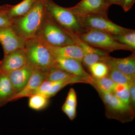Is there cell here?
<instances>
[{
	"label": "cell",
	"instance_id": "31",
	"mask_svg": "<svg viewBox=\"0 0 135 135\" xmlns=\"http://www.w3.org/2000/svg\"><path fill=\"white\" fill-rule=\"evenodd\" d=\"M109 3V5H119L120 6L121 3V0H106Z\"/></svg>",
	"mask_w": 135,
	"mask_h": 135
},
{
	"label": "cell",
	"instance_id": "8",
	"mask_svg": "<svg viewBox=\"0 0 135 135\" xmlns=\"http://www.w3.org/2000/svg\"><path fill=\"white\" fill-rule=\"evenodd\" d=\"M110 6L106 0H81L74 7L68 8L76 16L89 15L108 16Z\"/></svg>",
	"mask_w": 135,
	"mask_h": 135
},
{
	"label": "cell",
	"instance_id": "30",
	"mask_svg": "<svg viewBox=\"0 0 135 135\" xmlns=\"http://www.w3.org/2000/svg\"><path fill=\"white\" fill-rule=\"evenodd\" d=\"M135 2V0H121L120 6L125 12H128L131 9Z\"/></svg>",
	"mask_w": 135,
	"mask_h": 135
},
{
	"label": "cell",
	"instance_id": "18",
	"mask_svg": "<svg viewBox=\"0 0 135 135\" xmlns=\"http://www.w3.org/2000/svg\"><path fill=\"white\" fill-rule=\"evenodd\" d=\"M37 0H23L15 5H7V15L13 20L24 16L30 10Z\"/></svg>",
	"mask_w": 135,
	"mask_h": 135
},
{
	"label": "cell",
	"instance_id": "9",
	"mask_svg": "<svg viewBox=\"0 0 135 135\" xmlns=\"http://www.w3.org/2000/svg\"><path fill=\"white\" fill-rule=\"evenodd\" d=\"M74 42L81 49L83 53L82 63L86 67L98 62H105L110 55L109 53L94 47L83 41L74 34H70Z\"/></svg>",
	"mask_w": 135,
	"mask_h": 135
},
{
	"label": "cell",
	"instance_id": "27",
	"mask_svg": "<svg viewBox=\"0 0 135 135\" xmlns=\"http://www.w3.org/2000/svg\"><path fill=\"white\" fill-rule=\"evenodd\" d=\"M113 93L123 103L130 105V92L129 85L122 91Z\"/></svg>",
	"mask_w": 135,
	"mask_h": 135
},
{
	"label": "cell",
	"instance_id": "13",
	"mask_svg": "<svg viewBox=\"0 0 135 135\" xmlns=\"http://www.w3.org/2000/svg\"><path fill=\"white\" fill-rule=\"evenodd\" d=\"M46 72L38 69H34L31 76L24 88L15 95L11 101H16L24 97H29L34 95L36 90L45 80Z\"/></svg>",
	"mask_w": 135,
	"mask_h": 135
},
{
	"label": "cell",
	"instance_id": "15",
	"mask_svg": "<svg viewBox=\"0 0 135 135\" xmlns=\"http://www.w3.org/2000/svg\"><path fill=\"white\" fill-rule=\"evenodd\" d=\"M33 70L31 66L27 64L23 67L8 74L16 94L24 88L31 76Z\"/></svg>",
	"mask_w": 135,
	"mask_h": 135
},
{
	"label": "cell",
	"instance_id": "28",
	"mask_svg": "<svg viewBox=\"0 0 135 135\" xmlns=\"http://www.w3.org/2000/svg\"><path fill=\"white\" fill-rule=\"evenodd\" d=\"M76 107H70L63 104L62 109L63 112L67 115L71 120H73L76 116L77 109Z\"/></svg>",
	"mask_w": 135,
	"mask_h": 135
},
{
	"label": "cell",
	"instance_id": "17",
	"mask_svg": "<svg viewBox=\"0 0 135 135\" xmlns=\"http://www.w3.org/2000/svg\"><path fill=\"white\" fill-rule=\"evenodd\" d=\"M15 94L8 74L0 71V107L11 102Z\"/></svg>",
	"mask_w": 135,
	"mask_h": 135
},
{
	"label": "cell",
	"instance_id": "10",
	"mask_svg": "<svg viewBox=\"0 0 135 135\" xmlns=\"http://www.w3.org/2000/svg\"><path fill=\"white\" fill-rule=\"evenodd\" d=\"M26 42L12 26L0 27V43L4 55L18 49L24 48Z\"/></svg>",
	"mask_w": 135,
	"mask_h": 135
},
{
	"label": "cell",
	"instance_id": "25",
	"mask_svg": "<svg viewBox=\"0 0 135 135\" xmlns=\"http://www.w3.org/2000/svg\"><path fill=\"white\" fill-rule=\"evenodd\" d=\"M7 11V5L0 7V27L12 26L13 21L8 16Z\"/></svg>",
	"mask_w": 135,
	"mask_h": 135
},
{
	"label": "cell",
	"instance_id": "21",
	"mask_svg": "<svg viewBox=\"0 0 135 135\" xmlns=\"http://www.w3.org/2000/svg\"><path fill=\"white\" fill-rule=\"evenodd\" d=\"M28 98V106L35 110H43L47 107L49 103V98L41 94H35Z\"/></svg>",
	"mask_w": 135,
	"mask_h": 135
},
{
	"label": "cell",
	"instance_id": "22",
	"mask_svg": "<svg viewBox=\"0 0 135 135\" xmlns=\"http://www.w3.org/2000/svg\"><path fill=\"white\" fill-rule=\"evenodd\" d=\"M92 77L97 79L108 77L110 67L106 63L98 62L94 63L88 68Z\"/></svg>",
	"mask_w": 135,
	"mask_h": 135
},
{
	"label": "cell",
	"instance_id": "14",
	"mask_svg": "<svg viewBox=\"0 0 135 135\" xmlns=\"http://www.w3.org/2000/svg\"><path fill=\"white\" fill-rule=\"evenodd\" d=\"M105 62L109 67L118 70L126 75L135 76V51L125 58H114L110 56Z\"/></svg>",
	"mask_w": 135,
	"mask_h": 135
},
{
	"label": "cell",
	"instance_id": "5",
	"mask_svg": "<svg viewBox=\"0 0 135 135\" xmlns=\"http://www.w3.org/2000/svg\"><path fill=\"white\" fill-rule=\"evenodd\" d=\"M36 37L46 45L53 47L75 44L70 35L53 22L46 14Z\"/></svg>",
	"mask_w": 135,
	"mask_h": 135
},
{
	"label": "cell",
	"instance_id": "7",
	"mask_svg": "<svg viewBox=\"0 0 135 135\" xmlns=\"http://www.w3.org/2000/svg\"><path fill=\"white\" fill-rule=\"evenodd\" d=\"M77 17L80 24L85 29H95L112 35H118L132 30L114 23L108 16L89 15Z\"/></svg>",
	"mask_w": 135,
	"mask_h": 135
},
{
	"label": "cell",
	"instance_id": "20",
	"mask_svg": "<svg viewBox=\"0 0 135 135\" xmlns=\"http://www.w3.org/2000/svg\"><path fill=\"white\" fill-rule=\"evenodd\" d=\"M115 83L109 77L97 79L93 77L92 85L98 92L104 93H113Z\"/></svg>",
	"mask_w": 135,
	"mask_h": 135
},
{
	"label": "cell",
	"instance_id": "29",
	"mask_svg": "<svg viewBox=\"0 0 135 135\" xmlns=\"http://www.w3.org/2000/svg\"><path fill=\"white\" fill-rule=\"evenodd\" d=\"M129 86L130 92V105L134 110L135 105V80Z\"/></svg>",
	"mask_w": 135,
	"mask_h": 135
},
{
	"label": "cell",
	"instance_id": "19",
	"mask_svg": "<svg viewBox=\"0 0 135 135\" xmlns=\"http://www.w3.org/2000/svg\"><path fill=\"white\" fill-rule=\"evenodd\" d=\"M76 76H77L64 70L53 67L46 72L45 80L51 81H59L73 79Z\"/></svg>",
	"mask_w": 135,
	"mask_h": 135
},
{
	"label": "cell",
	"instance_id": "2",
	"mask_svg": "<svg viewBox=\"0 0 135 135\" xmlns=\"http://www.w3.org/2000/svg\"><path fill=\"white\" fill-rule=\"evenodd\" d=\"M46 14L68 33L78 35L84 31L77 17L68 9L57 5L52 0H44Z\"/></svg>",
	"mask_w": 135,
	"mask_h": 135
},
{
	"label": "cell",
	"instance_id": "1",
	"mask_svg": "<svg viewBox=\"0 0 135 135\" xmlns=\"http://www.w3.org/2000/svg\"><path fill=\"white\" fill-rule=\"evenodd\" d=\"M46 15L44 0H37L23 16L12 20V28L26 41L36 38Z\"/></svg>",
	"mask_w": 135,
	"mask_h": 135
},
{
	"label": "cell",
	"instance_id": "26",
	"mask_svg": "<svg viewBox=\"0 0 135 135\" xmlns=\"http://www.w3.org/2000/svg\"><path fill=\"white\" fill-rule=\"evenodd\" d=\"M64 104L70 107L77 108V95L75 90L73 88L70 89L69 90Z\"/></svg>",
	"mask_w": 135,
	"mask_h": 135
},
{
	"label": "cell",
	"instance_id": "3",
	"mask_svg": "<svg viewBox=\"0 0 135 135\" xmlns=\"http://www.w3.org/2000/svg\"><path fill=\"white\" fill-rule=\"evenodd\" d=\"M25 49L28 64L34 69L46 72L54 66V55L47 46L38 38L26 41Z\"/></svg>",
	"mask_w": 135,
	"mask_h": 135
},
{
	"label": "cell",
	"instance_id": "11",
	"mask_svg": "<svg viewBox=\"0 0 135 135\" xmlns=\"http://www.w3.org/2000/svg\"><path fill=\"white\" fill-rule=\"evenodd\" d=\"M27 64L25 48L18 49L5 55L3 59L0 60V71L8 74Z\"/></svg>",
	"mask_w": 135,
	"mask_h": 135
},
{
	"label": "cell",
	"instance_id": "12",
	"mask_svg": "<svg viewBox=\"0 0 135 135\" xmlns=\"http://www.w3.org/2000/svg\"><path fill=\"white\" fill-rule=\"evenodd\" d=\"M54 56L55 62L53 67L59 68L73 75L81 77L85 80L88 84L92 85L93 77L84 70L81 62L73 59Z\"/></svg>",
	"mask_w": 135,
	"mask_h": 135
},
{
	"label": "cell",
	"instance_id": "16",
	"mask_svg": "<svg viewBox=\"0 0 135 135\" xmlns=\"http://www.w3.org/2000/svg\"><path fill=\"white\" fill-rule=\"evenodd\" d=\"M46 45L54 56L63 58L73 59L82 63L83 53L81 49L77 44H75L61 47H53Z\"/></svg>",
	"mask_w": 135,
	"mask_h": 135
},
{
	"label": "cell",
	"instance_id": "24",
	"mask_svg": "<svg viewBox=\"0 0 135 135\" xmlns=\"http://www.w3.org/2000/svg\"><path fill=\"white\" fill-rule=\"evenodd\" d=\"M118 42L130 48L134 51L135 50V31L132 29L130 31L121 34L113 35Z\"/></svg>",
	"mask_w": 135,
	"mask_h": 135
},
{
	"label": "cell",
	"instance_id": "4",
	"mask_svg": "<svg viewBox=\"0 0 135 135\" xmlns=\"http://www.w3.org/2000/svg\"><path fill=\"white\" fill-rule=\"evenodd\" d=\"M77 35L80 39L90 46L108 53L118 50L135 51L118 42L113 35L101 31L84 29L83 32Z\"/></svg>",
	"mask_w": 135,
	"mask_h": 135
},
{
	"label": "cell",
	"instance_id": "6",
	"mask_svg": "<svg viewBox=\"0 0 135 135\" xmlns=\"http://www.w3.org/2000/svg\"><path fill=\"white\" fill-rule=\"evenodd\" d=\"M98 92L105 109V116L122 123L131 121L134 118V110L129 105L123 103L113 93Z\"/></svg>",
	"mask_w": 135,
	"mask_h": 135
},
{
	"label": "cell",
	"instance_id": "23",
	"mask_svg": "<svg viewBox=\"0 0 135 135\" xmlns=\"http://www.w3.org/2000/svg\"><path fill=\"white\" fill-rule=\"evenodd\" d=\"M108 77L118 84L129 85L135 80V76H129L121 72L120 71L110 67V71Z\"/></svg>",
	"mask_w": 135,
	"mask_h": 135
}]
</instances>
